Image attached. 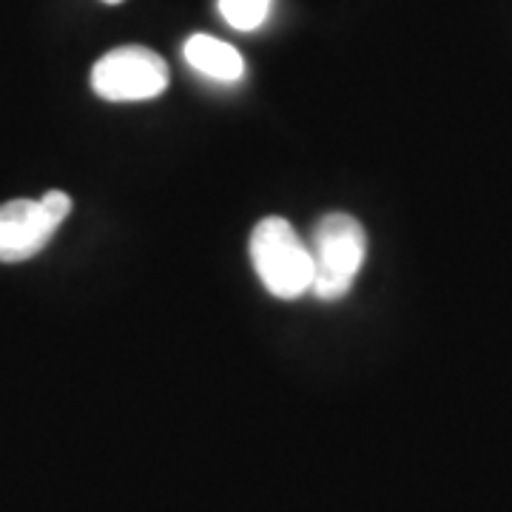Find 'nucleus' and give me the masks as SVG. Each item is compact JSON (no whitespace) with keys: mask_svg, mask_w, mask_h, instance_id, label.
<instances>
[{"mask_svg":"<svg viewBox=\"0 0 512 512\" xmlns=\"http://www.w3.org/2000/svg\"><path fill=\"white\" fill-rule=\"evenodd\" d=\"M72 211L63 191H49L40 200H12L0 205V262H26L37 256Z\"/></svg>","mask_w":512,"mask_h":512,"instance_id":"4","label":"nucleus"},{"mask_svg":"<svg viewBox=\"0 0 512 512\" xmlns=\"http://www.w3.org/2000/svg\"><path fill=\"white\" fill-rule=\"evenodd\" d=\"M274 0H220L222 20L237 32H254L271 15Z\"/></svg>","mask_w":512,"mask_h":512,"instance_id":"6","label":"nucleus"},{"mask_svg":"<svg viewBox=\"0 0 512 512\" xmlns=\"http://www.w3.org/2000/svg\"><path fill=\"white\" fill-rule=\"evenodd\" d=\"M313 288L319 299H345L362 271L367 256V234L350 214H328L316 222L311 237Z\"/></svg>","mask_w":512,"mask_h":512,"instance_id":"2","label":"nucleus"},{"mask_svg":"<svg viewBox=\"0 0 512 512\" xmlns=\"http://www.w3.org/2000/svg\"><path fill=\"white\" fill-rule=\"evenodd\" d=\"M185 63L194 72L205 74L217 83H237L245 74V60L231 43L211 35H191L183 46Z\"/></svg>","mask_w":512,"mask_h":512,"instance_id":"5","label":"nucleus"},{"mask_svg":"<svg viewBox=\"0 0 512 512\" xmlns=\"http://www.w3.org/2000/svg\"><path fill=\"white\" fill-rule=\"evenodd\" d=\"M103 3H109V6H117V3H123V0H103Z\"/></svg>","mask_w":512,"mask_h":512,"instance_id":"7","label":"nucleus"},{"mask_svg":"<svg viewBox=\"0 0 512 512\" xmlns=\"http://www.w3.org/2000/svg\"><path fill=\"white\" fill-rule=\"evenodd\" d=\"M92 89L109 103H143L168 89V66L154 49L120 46L92 69Z\"/></svg>","mask_w":512,"mask_h":512,"instance_id":"3","label":"nucleus"},{"mask_svg":"<svg viewBox=\"0 0 512 512\" xmlns=\"http://www.w3.org/2000/svg\"><path fill=\"white\" fill-rule=\"evenodd\" d=\"M248 254L259 282L276 299H299L313 288L311 248L285 217L256 222Z\"/></svg>","mask_w":512,"mask_h":512,"instance_id":"1","label":"nucleus"}]
</instances>
